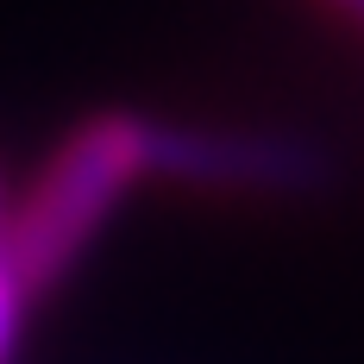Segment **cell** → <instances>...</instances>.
Instances as JSON below:
<instances>
[{"instance_id": "3", "label": "cell", "mask_w": 364, "mask_h": 364, "mask_svg": "<svg viewBox=\"0 0 364 364\" xmlns=\"http://www.w3.org/2000/svg\"><path fill=\"white\" fill-rule=\"evenodd\" d=\"M26 277L13 264V188H6V170H0V364L19 358V333H26Z\"/></svg>"}, {"instance_id": "1", "label": "cell", "mask_w": 364, "mask_h": 364, "mask_svg": "<svg viewBox=\"0 0 364 364\" xmlns=\"http://www.w3.org/2000/svg\"><path fill=\"white\" fill-rule=\"evenodd\" d=\"M151 151H157L151 113L101 107L44 157L32 188L13 201V264L32 295L63 283L82 264V252L107 232V220L151 176Z\"/></svg>"}, {"instance_id": "2", "label": "cell", "mask_w": 364, "mask_h": 364, "mask_svg": "<svg viewBox=\"0 0 364 364\" xmlns=\"http://www.w3.org/2000/svg\"><path fill=\"white\" fill-rule=\"evenodd\" d=\"M151 176L201 188V195H308L314 182L327 176V157L301 132L157 119Z\"/></svg>"}, {"instance_id": "4", "label": "cell", "mask_w": 364, "mask_h": 364, "mask_svg": "<svg viewBox=\"0 0 364 364\" xmlns=\"http://www.w3.org/2000/svg\"><path fill=\"white\" fill-rule=\"evenodd\" d=\"M321 6H327V13H339V19H352V26L364 32V0H321Z\"/></svg>"}]
</instances>
